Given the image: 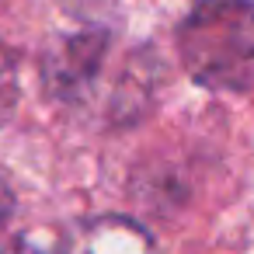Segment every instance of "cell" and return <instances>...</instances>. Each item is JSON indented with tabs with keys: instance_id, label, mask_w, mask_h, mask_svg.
<instances>
[{
	"instance_id": "5b68a950",
	"label": "cell",
	"mask_w": 254,
	"mask_h": 254,
	"mask_svg": "<svg viewBox=\"0 0 254 254\" xmlns=\"http://www.w3.org/2000/svg\"><path fill=\"white\" fill-rule=\"evenodd\" d=\"M18 105V80H14V63L11 56L4 53V46H0V126H4L11 119Z\"/></svg>"
},
{
	"instance_id": "3957f363",
	"label": "cell",
	"mask_w": 254,
	"mask_h": 254,
	"mask_svg": "<svg viewBox=\"0 0 254 254\" xmlns=\"http://www.w3.org/2000/svg\"><path fill=\"white\" fill-rule=\"evenodd\" d=\"M66 254H153V240L126 216H98L70 237Z\"/></svg>"
},
{
	"instance_id": "277c9868",
	"label": "cell",
	"mask_w": 254,
	"mask_h": 254,
	"mask_svg": "<svg viewBox=\"0 0 254 254\" xmlns=\"http://www.w3.org/2000/svg\"><path fill=\"white\" fill-rule=\"evenodd\" d=\"M18 198L0 178V254H18Z\"/></svg>"
},
{
	"instance_id": "7a4b0ae2",
	"label": "cell",
	"mask_w": 254,
	"mask_h": 254,
	"mask_svg": "<svg viewBox=\"0 0 254 254\" xmlns=\"http://www.w3.org/2000/svg\"><path fill=\"white\" fill-rule=\"evenodd\" d=\"M185 70L209 91L254 87V0H198L178 28Z\"/></svg>"
},
{
	"instance_id": "6da1fadb",
	"label": "cell",
	"mask_w": 254,
	"mask_h": 254,
	"mask_svg": "<svg viewBox=\"0 0 254 254\" xmlns=\"http://www.w3.org/2000/svg\"><path fill=\"white\" fill-rule=\"evenodd\" d=\"M46 94L73 112L105 115V122H136L153 94V60L143 53L115 56L105 28L56 35L42 60Z\"/></svg>"
}]
</instances>
